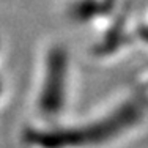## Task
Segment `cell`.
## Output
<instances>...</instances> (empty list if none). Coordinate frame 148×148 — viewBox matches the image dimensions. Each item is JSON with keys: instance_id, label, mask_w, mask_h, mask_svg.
<instances>
[{"instance_id": "cell-3", "label": "cell", "mask_w": 148, "mask_h": 148, "mask_svg": "<svg viewBox=\"0 0 148 148\" xmlns=\"http://www.w3.org/2000/svg\"><path fill=\"white\" fill-rule=\"evenodd\" d=\"M0 88H2V85H0Z\"/></svg>"}, {"instance_id": "cell-2", "label": "cell", "mask_w": 148, "mask_h": 148, "mask_svg": "<svg viewBox=\"0 0 148 148\" xmlns=\"http://www.w3.org/2000/svg\"><path fill=\"white\" fill-rule=\"evenodd\" d=\"M69 57L63 46H54L46 60V76L38 98V107L44 115H57L65 104L66 76Z\"/></svg>"}, {"instance_id": "cell-1", "label": "cell", "mask_w": 148, "mask_h": 148, "mask_svg": "<svg viewBox=\"0 0 148 148\" xmlns=\"http://www.w3.org/2000/svg\"><path fill=\"white\" fill-rule=\"evenodd\" d=\"M140 117H142V104L129 101L120 106L109 117L84 128L51 129V131L30 129L25 132L24 139L27 143L38 148H77L99 145L132 128Z\"/></svg>"}]
</instances>
